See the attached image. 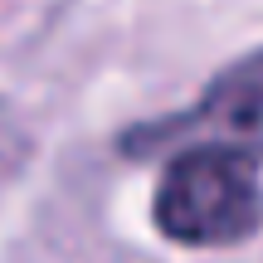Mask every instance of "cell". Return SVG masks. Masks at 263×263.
<instances>
[{"label": "cell", "mask_w": 263, "mask_h": 263, "mask_svg": "<svg viewBox=\"0 0 263 263\" xmlns=\"http://www.w3.org/2000/svg\"><path fill=\"white\" fill-rule=\"evenodd\" d=\"M151 219L171 244L229 249L263 229V180L254 156L234 146H185L166 161L151 200Z\"/></svg>", "instance_id": "1"}, {"label": "cell", "mask_w": 263, "mask_h": 263, "mask_svg": "<svg viewBox=\"0 0 263 263\" xmlns=\"http://www.w3.org/2000/svg\"><path fill=\"white\" fill-rule=\"evenodd\" d=\"M185 137H205V141H215V146H234V151H244V156L263 161V49L234 59L229 68H219V73L210 78V88L200 93L195 107L127 132L122 151L146 156V151L176 146V141H185Z\"/></svg>", "instance_id": "2"}]
</instances>
